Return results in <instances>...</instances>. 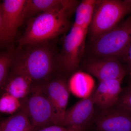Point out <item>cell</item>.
<instances>
[{"instance_id": "cell-1", "label": "cell", "mask_w": 131, "mask_h": 131, "mask_svg": "<svg viewBox=\"0 0 131 131\" xmlns=\"http://www.w3.org/2000/svg\"><path fill=\"white\" fill-rule=\"evenodd\" d=\"M59 54L51 41L18 46L15 50L11 72L26 76L34 83L47 81L60 71Z\"/></svg>"}, {"instance_id": "cell-2", "label": "cell", "mask_w": 131, "mask_h": 131, "mask_svg": "<svg viewBox=\"0 0 131 131\" xmlns=\"http://www.w3.org/2000/svg\"><path fill=\"white\" fill-rule=\"evenodd\" d=\"M76 8L45 12L27 20L18 46L50 42L64 34L70 26V17Z\"/></svg>"}, {"instance_id": "cell-3", "label": "cell", "mask_w": 131, "mask_h": 131, "mask_svg": "<svg viewBox=\"0 0 131 131\" xmlns=\"http://www.w3.org/2000/svg\"><path fill=\"white\" fill-rule=\"evenodd\" d=\"M131 13V0L97 1L89 27L91 38L95 40L120 24Z\"/></svg>"}, {"instance_id": "cell-4", "label": "cell", "mask_w": 131, "mask_h": 131, "mask_svg": "<svg viewBox=\"0 0 131 131\" xmlns=\"http://www.w3.org/2000/svg\"><path fill=\"white\" fill-rule=\"evenodd\" d=\"M94 41L93 51L97 56L116 58L125 56L131 45V15Z\"/></svg>"}, {"instance_id": "cell-5", "label": "cell", "mask_w": 131, "mask_h": 131, "mask_svg": "<svg viewBox=\"0 0 131 131\" xmlns=\"http://www.w3.org/2000/svg\"><path fill=\"white\" fill-rule=\"evenodd\" d=\"M33 86L30 93L25 99V108L35 130L52 125H58L54 108L45 94L41 83Z\"/></svg>"}, {"instance_id": "cell-6", "label": "cell", "mask_w": 131, "mask_h": 131, "mask_svg": "<svg viewBox=\"0 0 131 131\" xmlns=\"http://www.w3.org/2000/svg\"><path fill=\"white\" fill-rule=\"evenodd\" d=\"M25 0H4L0 5V45L13 47L18 29L25 21Z\"/></svg>"}, {"instance_id": "cell-7", "label": "cell", "mask_w": 131, "mask_h": 131, "mask_svg": "<svg viewBox=\"0 0 131 131\" xmlns=\"http://www.w3.org/2000/svg\"><path fill=\"white\" fill-rule=\"evenodd\" d=\"M87 31L81 27L72 26L64 38L59 52V71L69 73L77 69L84 52Z\"/></svg>"}, {"instance_id": "cell-8", "label": "cell", "mask_w": 131, "mask_h": 131, "mask_svg": "<svg viewBox=\"0 0 131 131\" xmlns=\"http://www.w3.org/2000/svg\"><path fill=\"white\" fill-rule=\"evenodd\" d=\"M44 91L54 108L58 125H61L66 113L70 91L63 78L54 77L47 81L41 83Z\"/></svg>"}, {"instance_id": "cell-9", "label": "cell", "mask_w": 131, "mask_h": 131, "mask_svg": "<svg viewBox=\"0 0 131 131\" xmlns=\"http://www.w3.org/2000/svg\"><path fill=\"white\" fill-rule=\"evenodd\" d=\"M95 105L93 94L89 98L81 99L67 110L60 126L85 131L93 116Z\"/></svg>"}, {"instance_id": "cell-10", "label": "cell", "mask_w": 131, "mask_h": 131, "mask_svg": "<svg viewBox=\"0 0 131 131\" xmlns=\"http://www.w3.org/2000/svg\"><path fill=\"white\" fill-rule=\"evenodd\" d=\"M95 124L98 131H131V113L120 107L102 110Z\"/></svg>"}, {"instance_id": "cell-11", "label": "cell", "mask_w": 131, "mask_h": 131, "mask_svg": "<svg viewBox=\"0 0 131 131\" xmlns=\"http://www.w3.org/2000/svg\"><path fill=\"white\" fill-rule=\"evenodd\" d=\"M88 72L97 78L100 82L124 79L126 72L124 67L115 58H102L87 63Z\"/></svg>"}, {"instance_id": "cell-12", "label": "cell", "mask_w": 131, "mask_h": 131, "mask_svg": "<svg viewBox=\"0 0 131 131\" xmlns=\"http://www.w3.org/2000/svg\"><path fill=\"white\" fill-rule=\"evenodd\" d=\"M123 79L100 82L93 94L95 104L102 110L110 109L118 104Z\"/></svg>"}, {"instance_id": "cell-13", "label": "cell", "mask_w": 131, "mask_h": 131, "mask_svg": "<svg viewBox=\"0 0 131 131\" xmlns=\"http://www.w3.org/2000/svg\"><path fill=\"white\" fill-rule=\"evenodd\" d=\"M78 2L73 0H25L24 12L25 20L38 15L55 10L76 8Z\"/></svg>"}, {"instance_id": "cell-14", "label": "cell", "mask_w": 131, "mask_h": 131, "mask_svg": "<svg viewBox=\"0 0 131 131\" xmlns=\"http://www.w3.org/2000/svg\"><path fill=\"white\" fill-rule=\"evenodd\" d=\"M34 82L30 78L18 73H9L2 90L20 100H25L30 93Z\"/></svg>"}, {"instance_id": "cell-15", "label": "cell", "mask_w": 131, "mask_h": 131, "mask_svg": "<svg viewBox=\"0 0 131 131\" xmlns=\"http://www.w3.org/2000/svg\"><path fill=\"white\" fill-rule=\"evenodd\" d=\"M68 84L70 93L78 98L83 99L93 95L95 82L89 73L78 71L71 77Z\"/></svg>"}, {"instance_id": "cell-16", "label": "cell", "mask_w": 131, "mask_h": 131, "mask_svg": "<svg viewBox=\"0 0 131 131\" xmlns=\"http://www.w3.org/2000/svg\"><path fill=\"white\" fill-rule=\"evenodd\" d=\"M25 108L22 106L18 112L3 120L0 124V131H35Z\"/></svg>"}, {"instance_id": "cell-17", "label": "cell", "mask_w": 131, "mask_h": 131, "mask_svg": "<svg viewBox=\"0 0 131 131\" xmlns=\"http://www.w3.org/2000/svg\"><path fill=\"white\" fill-rule=\"evenodd\" d=\"M0 54V87L2 90L9 74L13 60L15 49L13 46Z\"/></svg>"}, {"instance_id": "cell-18", "label": "cell", "mask_w": 131, "mask_h": 131, "mask_svg": "<svg viewBox=\"0 0 131 131\" xmlns=\"http://www.w3.org/2000/svg\"><path fill=\"white\" fill-rule=\"evenodd\" d=\"M21 100L7 93H3L0 99V111L7 114H14L21 109Z\"/></svg>"}, {"instance_id": "cell-19", "label": "cell", "mask_w": 131, "mask_h": 131, "mask_svg": "<svg viewBox=\"0 0 131 131\" xmlns=\"http://www.w3.org/2000/svg\"><path fill=\"white\" fill-rule=\"evenodd\" d=\"M87 0H83L79 3L75 11V16L73 25L83 29L86 13Z\"/></svg>"}, {"instance_id": "cell-20", "label": "cell", "mask_w": 131, "mask_h": 131, "mask_svg": "<svg viewBox=\"0 0 131 131\" xmlns=\"http://www.w3.org/2000/svg\"><path fill=\"white\" fill-rule=\"evenodd\" d=\"M96 1V0H87L86 13L83 29L88 31L91 24L94 13Z\"/></svg>"}, {"instance_id": "cell-21", "label": "cell", "mask_w": 131, "mask_h": 131, "mask_svg": "<svg viewBox=\"0 0 131 131\" xmlns=\"http://www.w3.org/2000/svg\"><path fill=\"white\" fill-rule=\"evenodd\" d=\"M118 104L120 107L131 113V86L119 97Z\"/></svg>"}, {"instance_id": "cell-22", "label": "cell", "mask_w": 131, "mask_h": 131, "mask_svg": "<svg viewBox=\"0 0 131 131\" xmlns=\"http://www.w3.org/2000/svg\"><path fill=\"white\" fill-rule=\"evenodd\" d=\"M36 131H81L77 129L68 128L65 127L58 125H52L46 127L44 128L39 129Z\"/></svg>"}, {"instance_id": "cell-23", "label": "cell", "mask_w": 131, "mask_h": 131, "mask_svg": "<svg viewBox=\"0 0 131 131\" xmlns=\"http://www.w3.org/2000/svg\"><path fill=\"white\" fill-rule=\"evenodd\" d=\"M125 56L126 57L127 61L129 64L131 75V45L128 48V50L127 51L126 53L125 54Z\"/></svg>"}]
</instances>
